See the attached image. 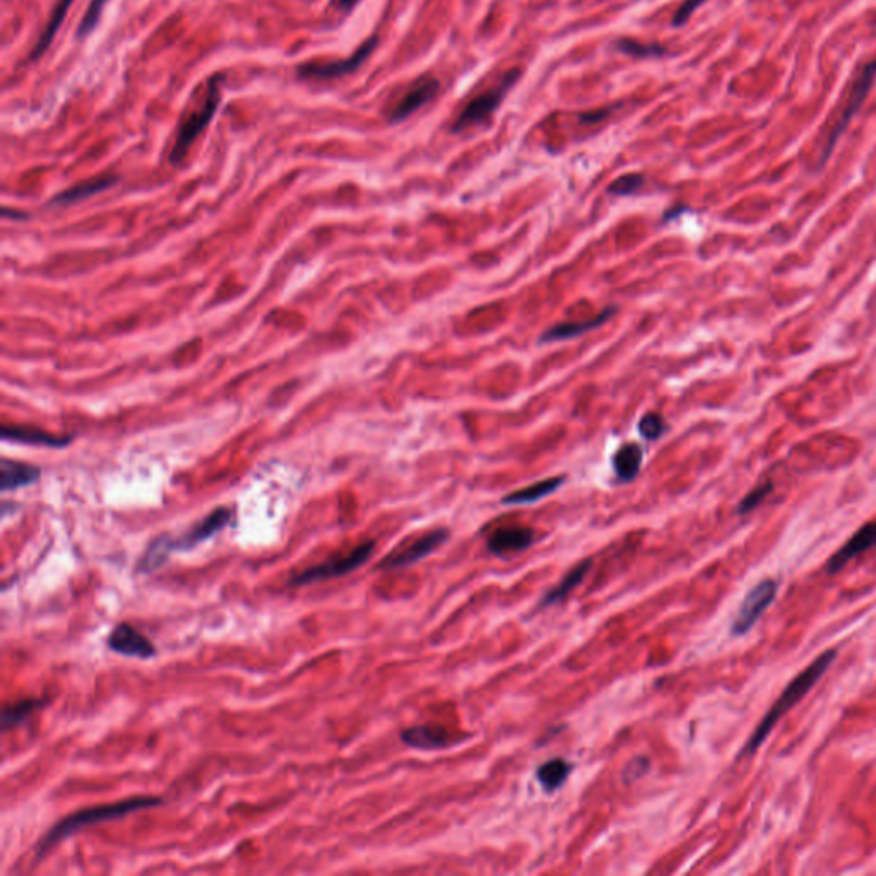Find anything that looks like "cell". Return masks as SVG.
I'll return each instance as SVG.
<instances>
[{"mask_svg":"<svg viewBox=\"0 0 876 876\" xmlns=\"http://www.w3.org/2000/svg\"><path fill=\"white\" fill-rule=\"evenodd\" d=\"M160 804H163L162 798L134 796V798H127V800H120V802H106V804H100V806H93V808H84V810L74 812V813L62 818L59 823H55L50 831L46 832L44 839L36 844V856H38V858H44L52 847L57 846L62 841H65V839H69V837H73L75 832L88 829V827L96 825V823L119 820V818L127 817V815L135 813V812L154 808V806H160Z\"/></svg>","mask_w":876,"mask_h":876,"instance_id":"1","label":"cell"},{"mask_svg":"<svg viewBox=\"0 0 876 876\" xmlns=\"http://www.w3.org/2000/svg\"><path fill=\"white\" fill-rule=\"evenodd\" d=\"M108 0H91L90 7L86 11V15H83L81 23H79V28H77V40H83L86 38L90 33L94 31V28L98 26L100 19H102V15H103L104 5H106Z\"/></svg>","mask_w":876,"mask_h":876,"instance_id":"27","label":"cell"},{"mask_svg":"<svg viewBox=\"0 0 876 876\" xmlns=\"http://www.w3.org/2000/svg\"><path fill=\"white\" fill-rule=\"evenodd\" d=\"M616 48L620 52H624L626 55H632V57H637V59H651V57H663L664 55V48L661 45H647V44H642V42H635V40H618L616 42Z\"/></svg>","mask_w":876,"mask_h":876,"instance_id":"26","label":"cell"},{"mask_svg":"<svg viewBox=\"0 0 876 876\" xmlns=\"http://www.w3.org/2000/svg\"><path fill=\"white\" fill-rule=\"evenodd\" d=\"M108 649L125 657H139V659H151L156 655V647L151 640L143 635L135 626L131 624H119L112 634L108 635Z\"/></svg>","mask_w":876,"mask_h":876,"instance_id":"11","label":"cell"},{"mask_svg":"<svg viewBox=\"0 0 876 876\" xmlns=\"http://www.w3.org/2000/svg\"><path fill=\"white\" fill-rule=\"evenodd\" d=\"M771 491H773V483H771V481H767V483L757 487L755 490L750 491V493L743 498L738 512L743 514V516L748 514V512H752L753 508H757V507L767 498V495H769Z\"/></svg>","mask_w":876,"mask_h":876,"instance_id":"30","label":"cell"},{"mask_svg":"<svg viewBox=\"0 0 876 876\" xmlns=\"http://www.w3.org/2000/svg\"><path fill=\"white\" fill-rule=\"evenodd\" d=\"M401 740L409 748L423 750V752L446 750L462 742L459 734H454L440 726H415V728L404 729L401 733Z\"/></svg>","mask_w":876,"mask_h":876,"instance_id":"14","label":"cell"},{"mask_svg":"<svg viewBox=\"0 0 876 876\" xmlns=\"http://www.w3.org/2000/svg\"><path fill=\"white\" fill-rule=\"evenodd\" d=\"M2 438L15 442V444H25V446L52 447V448H64L71 444V437H59L50 431L33 428V427H2Z\"/></svg>","mask_w":876,"mask_h":876,"instance_id":"16","label":"cell"},{"mask_svg":"<svg viewBox=\"0 0 876 876\" xmlns=\"http://www.w3.org/2000/svg\"><path fill=\"white\" fill-rule=\"evenodd\" d=\"M615 313H616V307H608L606 310H603L595 319H589V320H584V322H564V324L553 326L541 334L539 342L546 344V342L566 341V340L579 338L589 330H595V327L603 326L605 322H608Z\"/></svg>","mask_w":876,"mask_h":876,"instance_id":"17","label":"cell"},{"mask_svg":"<svg viewBox=\"0 0 876 876\" xmlns=\"http://www.w3.org/2000/svg\"><path fill=\"white\" fill-rule=\"evenodd\" d=\"M447 539H448V531H447V529H435V531H431L428 535L419 537L418 541H415L413 545H409L408 548L396 551V553L386 556V558L379 564V568L394 570V568L409 566V565L416 564V562L427 558V556L437 550L440 545H444Z\"/></svg>","mask_w":876,"mask_h":876,"instance_id":"12","label":"cell"},{"mask_svg":"<svg viewBox=\"0 0 876 876\" xmlns=\"http://www.w3.org/2000/svg\"><path fill=\"white\" fill-rule=\"evenodd\" d=\"M73 2H74V0H57L55 7H54V9H52V13H50V17H48V23H46L45 28H44V31H42V34L38 36L36 44H34L33 50L30 52L31 62L42 59V57H44V54H45L46 50L50 48L52 42H54V38H55V34L59 33L60 26H62L64 19H65V15L69 13V7L73 5Z\"/></svg>","mask_w":876,"mask_h":876,"instance_id":"20","label":"cell"},{"mask_svg":"<svg viewBox=\"0 0 876 876\" xmlns=\"http://www.w3.org/2000/svg\"><path fill=\"white\" fill-rule=\"evenodd\" d=\"M373 551H375V541L373 539L363 541L361 545H358L348 553H340L336 556H330L324 564L315 565V566H310V568H307L300 574H295L290 579V586L291 587L309 586V584H317V582H322V580L336 579V577L348 576V574L355 572L357 568L367 564L370 560Z\"/></svg>","mask_w":876,"mask_h":876,"instance_id":"5","label":"cell"},{"mask_svg":"<svg viewBox=\"0 0 876 876\" xmlns=\"http://www.w3.org/2000/svg\"><path fill=\"white\" fill-rule=\"evenodd\" d=\"M644 185V175L640 173H626L624 177L615 180L608 187L611 195H632Z\"/></svg>","mask_w":876,"mask_h":876,"instance_id":"28","label":"cell"},{"mask_svg":"<svg viewBox=\"0 0 876 876\" xmlns=\"http://www.w3.org/2000/svg\"><path fill=\"white\" fill-rule=\"evenodd\" d=\"M45 698L30 697L23 698V700H19V702H13V704L5 705V707L2 709V715H0L2 731L5 733V731H9V729L17 728V726L25 724L33 714L40 711L42 707H45Z\"/></svg>","mask_w":876,"mask_h":876,"instance_id":"21","label":"cell"},{"mask_svg":"<svg viewBox=\"0 0 876 876\" xmlns=\"http://www.w3.org/2000/svg\"><path fill=\"white\" fill-rule=\"evenodd\" d=\"M231 520V510L230 508H216L209 514L208 517L199 520L193 524L189 531L173 539L170 536H158L149 543L148 550L141 556L137 572L139 574H151L158 570L162 565L170 558L172 553L175 551L193 550L201 543H204L209 537L216 535L218 531L224 529L228 522Z\"/></svg>","mask_w":876,"mask_h":876,"instance_id":"3","label":"cell"},{"mask_svg":"<svg viewBox=\"0 0 876 876\" xmlns=\"http://www.w3.org/2000/svg\"><path fill=\"white\" fill-rule=\"evenodd\" d=\"M564 483L565 476H555V477H548V479L537 481V483L527 487V488H522V490L514 491V493L507 495L506 498L502 500V504H504V506L535 504L537 500H541V498L548 497L551 493H555Z\"/></svg>","mask_w":876,"mask_h":876,"instance_id":"22","label":"cell"},{"mask_svg":"<svg viewBox=\"0 0 876 876\" xmlns=\"http://www.w3.org/2000/svg\"><path fill=\"white\" fill-rule=\"evenodd\" d=\"M609 112H611L609 108H601V110H597V112L582 113V115H580V122H582V123H595V122H599V120L606 119Z\"/></svg>","mask_w":876,"mask_h":876,"instance_id":"33","label":"cell"},{"mask_svg":"<svg viewBox=\"0 0 876 876\" xmlns=\"http://www.w3.org/2000/svg\"><path fill=\"white\" fill-rule=\"evenodd\" d=\"M519 77V69H512V71H508V73L502 77V81H500L495 88L483 91V93H479L475 98H471V100L468 102V104L462 108L459 117L454 122L452 131H454V133H462V131L469 129V127H475V125L483 123L485 120L490 119L491 115L495 113V110L504 102V98H506L508 90L517 83Z\"/></svg>","mask_w":876,"mask_h":876,"instance_id":"6","label":"cell"},{"mask_svg":"<svg viewBox=\"0 0 876 876\" xmlns=\"http://www.w3.org/2000/svg\"><path fill=\"white\" fill-rule=\"evenodd\" d=\"M226 75L223 73H216L211 75L206 81V93L204 100L191 113H187L180 122L179 131L175 135L173 148L170 151V163L179 164L187 156L189 149L197 137L206 131L211 120L214 119L220 103L223 100V83Z\"/></svg>","mask_w":876,"mask_h":876,"instance_id":"4","label":"cell"},{"mask_svg":"<svg viewBox=\"0 0 876 876\" xmlns=\"http://www.w3.org/2000/svg\"><path fill=\"white\" fill-rule=\"evenodd\" d=\"M440 91V81L435 75L425 74L413 81L408 90L402 93L398 103L389 112V122L399 123L402 120L411 117L419 108L430 103L431 100Z\"/></svg>","mask_w":876,"mask_h":876,"instance_id":"10","label":"cell"},{"mask_svg":"<svg viewBox=\"0 0 876 876\" xmlns=\"http://www.w3.org/2000/svg\"><path fill=\"white\" fill-rule=\"evenodd\" d=\"M777 580L765 579L752 587L748 595H744L742 606L736 613V618L731 625V634L733 635H744L750 632V628L757 624L763 611L773 605L775 595H777Z\"/></svg>","mask_w":876,"mask_h":876,"instance_id":"8","label":"cell"},{"mask_svg":"<svg viewBox=\"0 0 876 876\" xmlns=\"http://www.w3.org/2000/svg\"><path fill=\"white\" fill-rule=\"evenodd\" d=\"M875 81L876 59L871 60L870 64H866V65L862 67L861 74L858 75V79L852 83V88H851V94H849V102H847L846 108H844L841 119L837 120V123L833 125L831 135H829V141H827V146L823 149V162L831 156L832 151H833L837 141H839V137L846 131L849 122L854 119V115L860 112V108H861V104L864 103V100H866L870 90L873 88Z\"/></svg>","mask_w":876,"mask_h":876,"instance_id":"9","label":"cell"},{"mask_svg":"<svg viewBox=\"0 0 876 876\" xmlns=\"http://www.w3.org/2000/svg\"><path fill=\"white\" fill-rule=\"evenodd\" d=\"M19 211H9V209H4V216L5 218H13V220H26L28 216L26 214H17Z\"/></svg>","mask_w":876,"mask_h":876,"instance_id":"35","label":"cell"},{"mask_svg":"<svg viewBox=\"0 0 876 876\" xmlns=\"http://www.w3.org/2000/svg\"><path fill=\"white\" fill-rule=\"evenodd\" d=\"M835 657H837V651H835V649L820 654L817 659H815L808 668L802 669V673H800L791 684H787L784 692L779 695L777 702L769 709V713L763 715V719L760 721L757 729L753 731V734L750 736V740L744 744L742 752L743 755H752V753L757 752L758 748L762 746V743L769 738V734L773 733L775 724H777L798 702H802V698L804 697V695L815 686L818 680L827 673V669L831 668V664L835 661Z\"/></svg>","mask_w":876,"mask_h":876,"instance_id":"2","label":"cell"},{"mask_svg":"<svg viewBox=\"0 0 876 876\" xmlns=\"http://www.w3.org/2000/svg\"><path fill=\"white\" fill-rule=\"evenodd\" d=\"M359 0H334V5L342 11V13H349L353 11L358 5Z\"/></svg>","mask_w":876,"mask_h":876,"instance_id":"34","label":"cell"},{"mask_svg":"<svg viewBox=\"0 0 876 876\" xmlns=\"http://www.w3.org/2000/svg\"><path fill=\"white\" fill-rule=\"evenodd\" d=\"M117 182H119L117 175H102V177H94V179L81 182V183H77L74 187L65 189L64 192L57 193V195L52 199V204H57V206L75 204V202H79V201L88 199L91 195L103 192L106 189L113 187Z\"/></svg>","mask_w":876,"mask_h":876,"instance_id":"19","label":"cell"},{"mask_svg":"<svg viewBox=\"0 0 876 876\" xmlns=\"http://www.w3.org/2000/svg\"><path fill=\"white\" fill-rule=\"evenodd\" d=\"M666 430V423L657 413H649L639 421L640 435L647 440H657Z\"/></svg>","mask_w":876,"mask_h":876,"instance_id":"29","label":"cell"},{"mask_svg":"<svg viewBox=\"0 0 876 876\" xmlns=\"http://www.w3.org/2000/svg\"><path fill=\"white\" fill-rule=\"evenodd\" d=\"M649 760L645 757L634 758L630 763H626L625 767L624 779L625 782H632L635 779L642 777L644 773L649 771Z\"/></svg>","mask_w":876,"mask_h":876,"instance_id":"32","label":"cell"},{"mask_svg":"<svg viewBox=\"0 0 876 876\" xmlns=\"http://www.w3.org/2000/svg\"><path fill=\"white\" fill-rule=\"evenodd\" d=\"M570 773L572 765L568 762H565L564 758H553L536 771V779L546 792H553L564 786Z\"/></svg>","mask_w":876,"mask_h":876,"instance_id":"24","label":"cell"},{"mask_svg":"<svg viewBox=\"0 0 876 876\" xmlns=\"http://www.w3.org/2000/svg\"><path fill=\"white\" fill-rule=\"evenodd\" d=\"M642 459H644V450L637 444L620 447L613 458L615 473L624 481H632L639 475Z\"/></svg>","mask_w":876,"mask_h":876,"instance_id":"25","label":"cell"},{"mask_svg":"<svg viewBox=\"0 0 876 876\" xmlns=\"http://www.w3.org/2000/svg\"><path fill=\"white\" fill-rule=\"evenodd\" d=\"M377 42L379 38L377 36H370L369 40H365L357 52L346 59L338 60H317V62H305V64H300L297 67L298 77H303V79H317V81H326V79H336V77H342V75L351 74L355 73L358 67L369 59L371 55V52L375 50L377 46Z\"/></svg>","mask_w":876,"mask_h":876,"instance_id":"7","label":"cell"},{"mask_svg":"<svg viewBox=\"0 0 876 876\" xmlns=\"http://www.w3.org/2000/svg\"><path fill=\"white\" fill-rule=\"evenodd\" d=\"M707 0H684V4L678 7L676 15H673V26L678 28V26H684V23L692 17V15L697 11L698 7L702 4H705Z\"/></svg>","mask_w":876,"mask_h":876,"instance_id":"31","label":"cell"},{"mask_svg":"<svg viewBox=\"0 0 876 876\" xmlns=\"http://www.w3.org/2000/svg\"><path fill=\"white\" fill-rule=\"evenodd\" d=\"M536 541L535 531L526 526H507L490 535L487 546L493 555L527 550Z\"/></svg>","mask_w":876,"mask_h":876,"instance_id":"15","label":"cell"},{"mask_svg":"<svg viewBox=\"0 0 876 876\" xmlns=\"http://www.w3.org/2000/svg\"><path fill=\"white\" fill-rule=\"evenodd\" d=\"M876 546V520H871L860 527L854 535L847 539L846 543L841 546V550L835 551L827 562V574L835 576L841 572L852 558L858 555L866 553Z\"/></svg>","mask_w":876,"mask_h":876,"instance_id":"13","label":"cell"},{"mask_svg":"<svg viewBox=\"0 0 876 876\" xmlns=\"http://www.w3.org/2000/svg\"><path fill=\"white\" fill-rule=\"evenodd\" d=\"M591 566H593L591 560H584V562L576 565V566L565 576L562 582H560L556 587H553L550 593L543 597L541 605H543V606H553V605L562 603L565 597L570 595V593L579 586L580 582L584 580V577L587 576V572L591 570Z\"/></svg>","mask_w":876,"mask_h":876,"instance_id":"23","label":"cell"},{"mask_svg":"<svg viewBox=\"0 0 876 876\" xmlns=\"http://www.w3.org/2000/svg\"><path fill=\"white\" fill-rule=\"evenodd\" d=\"M40 477V469L26 462L2 459L0 462V490L4 493L33 485Z\"/></svg>","mask_w":876,"mask_h":876,"instance_id":"18","label":"cell"}]
</instances>
